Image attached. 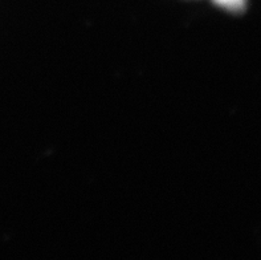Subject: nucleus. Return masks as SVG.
Listing matches in <instances>:
<instances>
[{
	"instance_id": "obj_1",
	"label": "nucleus",
	"mask_w": 261,
	"mask_h": 260,
	"mask_svg": "<svg viewBox=\"0 0 261 260\" xmlns=\"http://www.w3.org/2000/svg\"><path fill=\"white\" fill-rule=\"evenodd\" d=\"M215 2L219 6L224 7V8L231 11L242 10L245 3V0H215Z\"/></svg>"
}]
</instances>
